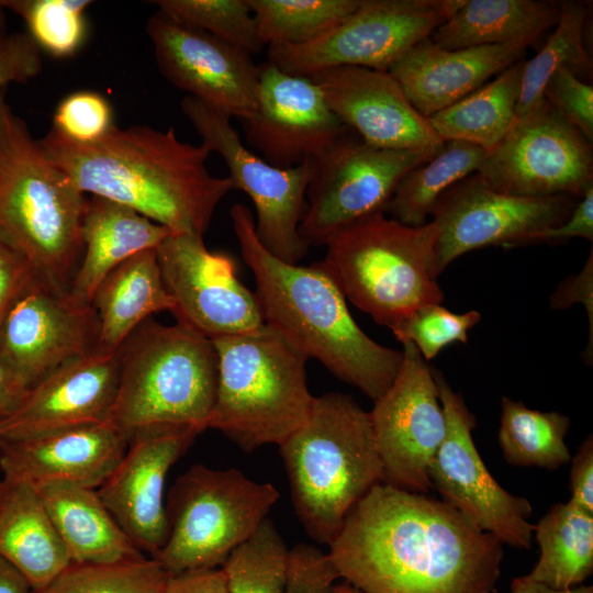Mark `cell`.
Segmentation results:
<instances>
[{
	"mask_svg": "<svg viewBox=\"0 0 593 593\" xmlns=\"http://www.w3.org/2000/svg\"><path fill=\"white\" fill-rule=\"evenodd\" d=\"M502 547L443 500L382 482L350 510L327 555L362 593H492Z\"/></svg>",
	"mask_w": 593,
	"mask_h": 593,
	"instance_id": "cell-1",
	"label": "cell"
},
{
	"mask_svg": "<svg viewBox=\"0 0 593 593\" xmlns=\"http://www.w3.org/2000/svg\"><path fill=\"white\" fill-rule=\"evenodd\" d=\"M47 156L86 194L131 208L172 233L203 236L222 199L233 189L205 163L212 150L149 126H112L100 139L80 144L55 128L40 139Z\"/></svg>",
	"mask_w": 593,
	"mask_h": 593,
	"instance_id": "cell-2",
	"label": "cell"
},
{
	"mask_svg": "<svg viewBox=\"0 0 593 593\" xmlns=\"http://www.w3.org/2000/svg\"><path fill=\"white\" fill-rule=\"evenodd\" d=\"M230 216L255 278L265 325L373 402L381 398L400 370L402 351L380 345L358 326L346 298L317 262L300 266L270 254L256 236L246 205L233 204Z\"/></svg>",
	"mask_w": 593,
	"mask_h": 593,
	"instance_id": "cell-3",
	"label": "cell"
},
{
	"mask_svg": "<svg viewBox=\"0 0 593 593\" xmlns=\"http://www.w3.org/2000/svg\"><path fill=\"white\" fill-rule=\"evenodd\" d=\"M87 198L0 96V239L68 292L82 256Z\"/></svg>",
	"mask_w": 593,
	"mask_h": 593,
	"instance_id": "cell-4",
	"label": "cell"
},
{
	"mask_svg": "<svg viewBox=\"0 0 593 593\" xmlns=\"http://www.w3.org/2000/svg\"><path fill=\"white\" fill-rule=\"evenodd\" d=\"M295 514L328 546L350 510L383 482L369 412L350 395L314 396L306 422L280 446Z\"/></svg>",
	"mask_w": 593,
	"mask_h": 593,
	"instance_id": "cell-5",
	"label": "cell"
},
{
	"mask_svg": "<svg viewBox=\"0 0 593 593\" xmlns=\"http://www.w3.org/2000/svg\"><path fill=\"white\" fill-rule=\"evenodd\" d=\"M116 354L119 384L107 422L127 439L156 426L208 429L219 376L212 340L178 322L146 320Z\"/></svg>",
	"mask_w": 593,
	"mask_h": 593,
	"instance_id": "cell-6",
	"label": "cell"
},
{
	"mask_svg": "<svg viewBox=\"0 0 593 593\" xmlns=\"http://www.w3.org/2000/svg\"><path fill=\"white\" fill-rule=\"evenodd\" d=\"M438 227H412L377 213L337 232L317 264L346 300L393 331L416 309L441 304L435 272Z\"/></svg>",
	"mask_w": 593,
	"mask_h": 593,
	"instance_id": "cell-7",
	"label": "cell"
},
{
	"mask_svg": "<svg viewBox=\"0 0 593 593\" xmlns=\"http://www.w3.org/2000/svg\"><path fill=\"white\" fill-rule=\"evenodd\" d=\"M219 376L208 428L251 452L280 446L307 419V359L268 326L212 340Z\"/></svg>",
	"mask_w": 593,
	"mask_h": 593,
	"instance_id": "cell-8",
	"label": "cell"
},
{
	"mask_svg": "<svg viewBox=\"0 0 593 593\" xmlns=\"http://www.w3.org/2000/svg\"><path fill=\"white\" fill-rule=\"evenodd\" d=\"M271 483L237 469L195 465L171 488L167 541L156 559L169 574L213 569L259 527L279 500Z\"/></svg>",
	"mask_w": 593,
	"mask_h": 593,
	"instance_id": "cell-9",
	"label": "cell"
},
{
	"mask_svg": "<svg viewBox=\"0 0 593 593\" xmlns=\"http://www.w3.org/2000/svg\"><path fill=\"white\" fill-rule=\"evenodd\" d=\"M462 0H361L335 27L299 46H269L280 70L310 77L338 66L389 69L460 7Z\"/></svg>",
	"mask_w": 593,
	"mask_h": 593,
	"instance_id": "cell-10",
	"label": "cell"
},
{
	"mask_svg": "<svg viewBox=\"0 0 593 593\" xmlns=\"http://www.w3.org/2000/svg\"><path fill=\"white\" fill-rule=\"evenodd\" d=\"M444 144V143H443ZM443 144L421 149H385L350 130L313 159L306 205L299 226L310 246H325L344 227L384 209L404 174L436 155Z\"/></svg>",
	"mask_w": 593,
	"mask_h": 593,
	"instance_id": "cell-11",
	"label": "cell"
},
{
	"mask_svg": "<svg viewBox=\"0 0 593 593\" xmlns=\"http://www.w3.org/2000/svg\"><path fill=\"white\" fill-rule=\"evenodd\" d=\"M180 107L202 143L223 158L233 189L244 191L251 200L259 242L280 260L298 264L310 248L299 226L305 211L313 159L289 169L275 167L243 144L230 118L189 96L181 100Z\"/></svg>",
	"mask_w": 593,
	"mask_h": 593,
	"instance_id": "cell-12",
	"label": "cell"
},
{
	"mask_svg": "<svg viewBox=\"0 0 593 593\" xmlns=\"http://www.w3.org/2000/svg\"><path fill=\"white\" fill-rule=\"evenodd\" d=\"M477 172L512 195L582 198L593 186L592 144L542 99L515 119Z\"/></svg>",
	"mask_w": 593,
	"mask_h": 593,
	"instance_id": "cell-13",
	"label": "cell"
},
{
	"mask_svg": "<svg viewBox=\"0 0 593 593\" xmlns=\"http://www.w3.org/2000/svg\"><path fill=\"white\" fill-rule=\"evenodd\" d=\"M432 370L446 418L445 438L428 471L433 489L479 529L503 544L530 548L529 501L507 492L492 477L473 443L475 416L441 372Z\"/></svg>",
	"mask_w": 593,
	"mask_h": 593,
	"instance_id": "cell-14",
	"label": "cell"
},
{
	"mask_svg": "<svg viewBox=\"0 0 593 593\" xmlns=\"http://www.w3.org/2000/svg\"><path fill=\"white\" fill-rule=\"evenodd\" d=\"M575 204V198L564 194L529 198L503 193L478 172L463 178L439 197L432 211L439 231L435 245L437 277L473 249L535 243L539 234L562 224Z\"/></svg>",
	"mask_w": 593,
	"mask_h": 593,
	"instance_id": "cell-15",
	"label": "cell"
},
{
	"mask_svg": "<svg viewBox=\"0 0 593 593\" xmlns=\"http://www.w3.org/2000/svg\"><path fill=\"white\" fill-rule=\"evenodd\" d=\"M172 315L210 340L251 333L265 325L258 300L239 280L234 259L209 250L203 236L171 233L156 248Z\"/></svg>",
	"mask_w": 593,
	"mask_h": 593,
	"instance_id": "cell-16",
	"label": "cell"
},
{
	"mask_svg": "<svg viewBox=\"0 0 593 593\" xmlns=\"http://www.w3.org/2000/svg\"><path fill=\"white\" fill-rule=\"evenodd\" d=\"M400 370L369 412L383 483L427 493L428 471L446 434V418L432 367L412 343H403Z\"/></svg>",
	"mask_w": 593,
	"mask_h": 593,
	"instance_id": "cell-17",
	"label": "cell"
},
{
	"mask_svg": "<svg viewBox=\"0 0 593 593\" xmlns=\"http://www.w3.org/2000/svg\"><path fill=\"white\" fill-rule=\"evenodd\" d=\"M161 75L175 87L227 118L256 111L259 65L251 54L161 11L146 23Z\"/></svg>",
	"mask_w": 593,
	"mask_h": 593,
	"instance_id": "cell-18",
	"label": "cell"
},
{
	"mask_svg": "<svg viewBox=\"0 0 593 593\" xmlns=\"http://www.w3.org/2000/svg\"><path fill=\"white\" fill-rule=\"evenodd\" d=\"M98 339L93 306L35 276L0 325V363L26 390L61 365L93 351Z\"/></svg>",
	"mask_w": 593,
	"mask_h": 593,
	"instance_id": "cell-19",
	"label": "cell"
},
{
	"mask_svg": "<svg viewBox=\"0 0 593 593\" xmlns=\"http://www.w3.org/2000/svg\"><path fill=\"white\" fill-rule=\"evenodd\" d=\"M348 130L310 77L287 74L269 61L259 65L257 107L245 121V134L264 160L282 169L296 167L322 155Z\"/></svg>",
	"mask_w": 593,
	"mask_h": 593,
	"instance_id": "cell-20",
	"label": "cell"
},
{
	"mask_svg": "<svg viewBox=\"0 0 593 593\" xmlns=\"http://www.w3.org/2000/svg\"><path fill=\"white\" fill-rule=\"evenodd\" d=\"M197 435L190 428L175 426L135 432L116 468L97 489L121 528L149 558L163 549L169 534L164 503L166 477Z\"/></svg>",
	"mask_w": 593,
	"mask_h": 593,
	"instance_id": "cell-21",
	"label": "cell"
},
{
	"mask_svg": "<svg viewBox=\"0 0 593 593\" xmlns=\"http://www.w3.org/2000/svg\"><path fill=\"white\" fill-rule=\"evenodd\" d=\"M119 384L116 353L97 348L26 389L0 417V440L107 422Z\"/></svg>",
	"mask_w": 593,
	"mask_h": 593,
	"instance_id": "cell-22",
	"label": "cell"
},
{
	"mask_svg": "<svg viewBox=\"0 0 593 593\" xmlns=\"http://www.w3.org/2000/svg\"><path fill=\"white\" fill-rule=\"evenodd\" d=\"M310 78L338 120L369 145L404 150L444 143L388 71L338 66Z\"/></svg>",
	"mask_w": 593,
	"mask_h": 593,
	"instance_id": "cell-23",
	"label": "cell"
},
{
	"mask_svg": "<svg viewBox=\"0 0 593 593\" xmlns=\"http://www.w3.org/2000/svg\"><path fill=\"white\" fill-rule=\"evenodd\" d=\"M127 445V437L108 422L0 440V470L3 480L35 489L68 483L97 490Z\"/></svg>",
	"mask_w": 593,
	"mask_h": 593,
	"instance_id": "cell-24",
	"label": "cell"
},
{
	"mask_svg": "<svg viewBox=\"0 0 593 593\" xmlns=\"http://www.w3.org/2000/svg\"><path fill=\"white\" fill-rule=\"evenodd\" d=\"M536 41L523 38L500 45L446 49L427 37L413 46L388 72L414 109L427 119L523 59L527 47Z\"/></svg>",
	"mask_w": 593,
	"mask_h": 593,
	"instance_id": "cell-25",
	"label": "cell"
},
{
	"mask_svg": "<svg viewBox=\"0 0 593 593\" xmlns=\"http://www.w3.org/2000/svg\"><path fill=\"white\" fill-rule=\"evenodd\" d=\"M172 232L128 206L93 197L87 199L82 224V256L68 293L91 305L102 280L132 256L156 249Z\"/></svg>",
	"mask_w": 593,
	"mask_h": 593,
	"instance_id": "cell-26",
	"label": "cell"
},
{
	"mask_svg": "<svg viewBox=\"0 0 593 593\" xmlns=\"http://www.w3.org/2000/svg\"><path fill=\"white\" fill-rule=\"evenodd\" d=\"M2 482L0 558L36 591L51 583L72 561L38 491L26 483L3 479Z\"/></svg>",
	"mask_w": 593,
	"mask_h": 593,
	"instance_id": "cell-27",
	"label": "cell"
},
{
	"mask_svg": "<svg viewBox=\"0 0 593 593\" xmlns=\"http://www.w3.org/2000/svg\"><path fill=\"white\" fill-rule=\"evenodd\" d=\"M36 490L72 563L116 564L146 557L118 524L97 490L68 483H49Z\"/></svg>",
	"mask_w": 593,
	"mask_h": 593,
	"instance_id": "cell-28",
	"label": "cell"
},
{
	"mask_svg": "<svg viewBox=\"0 0 593 593\" xmlns=\"http://www.w3.org/2000/svg\"><path fill=\"white\" fill-rule=\"evenodd\" d=\"M91 305L99 321L97 349L116 353L153 314L169 311L175 301L160 272L156 249L138 253L114 268L97 288Z\"/></svg>",
	"mask_w": 593,
	"mask_h": 593,
	"instance_id": "cell-29",
	"label": "cell"
},
{
	"mask_svg": "<svg viewBox=\"0 0 593 593\" xmlns=\"http://www.w3.org/2000/svg\"><path fill=\"white\" fill-rule=\"evenodd\" d=\"M560 2L544 0H462L458 10L430 34L439 47L459 49L537 40L555 26Z\"/></svg>",
	"mask_w": 593,
	"mask_h": 593,
	"instance_id": "cell-30",
	"label": "cell"
},
{
	"mask_svg": "<svg viewBox=\"0 0 593 593\" xmlns=\"http://www.w3.org/2000/svg\"><path fill=\"white\" fill-rule=\"evenodd\" d=\"M524 61L514 63L489 83L428 116L437 137L493 150L516 119Z\"/></svg>",
	"mask_w": 593,
	"mask_h": 593,
	"instance_id": "cell-31",
	"label": "cell"
},
{
	"mask_svg": "<svg viewBox=\"0 0 593 593\" xmlns=\"http://www.w3.org/2000/svg\"><path fill=\"white\" fill-rule=\"evenodd\" d=\"M540 548L538 562L527 574L552 590L582 583L593 570V514L572 502L553 505L534 526Z\"/></svg>",
	"mask_w": 593,
	"mask_h": 593,
	"instance_id": "cell-32",
	"label": "cell"
},
{
	"mask_svg": "<svg viewBox=\"0 0 593 593\" xmlns=\"http://www.w3.org/2000/svg\"><path fill=\"white\" fill-rule=\"evenodd\" d=\"M486 155V150L465 142H444L436 155L402 176L384 213L406 226L424 225L439 197L477 172Z\"/></svg>",
	"mask_w": 593,
	"mask_h": 593,
	"instance_id": "cell-33",
	"label": "cell"
},
{
	"mask_svg": "<svg viewBox=\"0 0 593 593\" xmlns=\"http://www.w3.org/2000/svg\"><path fill=\"white\" fill-rule=\"evenodd\" d=\"M570 418L559 412L532 410L521 401H501L499 444L512 466L555 470L571 460L564 437Z\"/></svg>",
	"mask_w": 593,
	"mask_h": 593,
	"instance_id": "cell-34",
	"label": "cell"
},
{
	"mask_svg": "<svg viewBox=\"0 0 593 593\" xmlns=\"http://www.w3.org/2000/svg\"><path fill=\"white\" fill-rule=\"evenodd\" d=\"M588 14V5L583 2H560L553 33L535 57L524 61L516 118L542 101V90L557 70L566 68L582 81L591 80L592 58L584 44Z\"/></svg>",
	"mask_w": 593,
	"mask_h": 593,
	"instance_id": "cell-35",
	"label": "cell"
},
{
	"mask_svg": "<svg viewBox=\"0 0 593 593\" xmlns=\"http://www.w3.org/2000/svg\"><path fill=\"white\" fill-rule=\"evenodd\" d=\"M265 46L307 44L351 14L361 0H246Z\"/></svg>",
	"mask_w": 593,
	"mask_h": 593,
	"instance_id": "cell-36",
	"label": "cell"
},
{
	"mask_svg": "<svg viewBox=\"0 0 593 593\" xmlns=\"http://www.w3.org/2000/svg\"><path fill=\"white\" fill-rule=\"evenodd\" d=\"M289 550L267 517L221 566L227 593H283Z\"/></svg>",
	"mask_w": 593,
	"mask_h": 593,
	"instance_id": "cell-37",
	"label": "cell"
},
{
	"mask_svg": "<svg viewBox=\"0 0 593 593\" xmlns=\"http://www.w3.org/2000/svg\"><path fill=\"white\" fill-rule=\"evenodd\" d=\"M169 573L154 558L116 564L71 563L32 593H161Z\"/></svg>",
	"mask_w": 593,
	"mask_h": 593,
	"instance_id": "cell-38",
	"label": "cell"
},
{
	"mask_svg": "<svg viewBox=\"0 0 593 593\" xmlns=\"http://www.w3.org/2000/svg\"><path fill=\"white\" fill-rule=\"evenodd\" d=\"M3 4L25 21L30 36L53 56H72L81 46L86 33L85 11L91 1L9 0Z\"/></svg>",
	"mask_w": 593,
	"mask_h": 593,
	"instance_id": "cell-39",
	"label": "cell"
},
{
	"mask_svg": "<svg viewBox=\"0 0 593 593\" xmlns=\"http://www.w3.org/2000/svg\"><path fill=\"white\" fill-rule=\"evenodd\" d=\"M158 10L250 54L262 49L246 0H157Z\"/></svg>",
	"mask_w": 593,
	"mask_h": 593,
	"instance_id": "cell-40",
	"label": "cell"
},
{
	"mask_svg": "<svg viewBox=\"0 0 593 593\" xmlns=\"http://www.w3.org/2000/svg\"><path fill=\"white\" fill-rule=\"evenodd\" d=\"M481 320L479 311L455 313L439 303L416 309L393 331L399 342L412 343L428 362L446 346L467 344L469 331Z\"/></svg>",
	"mask_w": 593,
	"mask_h": 593,
	"instance_id": "cell-41",
	"label": "cell"
},
{
	"mask_svg": "<svg viewBox=\"0 0 593 593\" xmlns=\"http://www.w3.org/2000/svg\"><path fill=\"white\" fill-rule=\"evenodd\" d=\"M53 128L69 141L89 144L104 136L112 124L108 100L94 91H76L57 105Z\"/></svg>",
	"mask_w": 593,
	"mask_h": 593,
	"instance_id": "cell-42",
	"label": "cell"
},
{
	"mask_svg": "<svg viewBox=\"0 0 593 593\" xmlns=\"http://www.w3.org/2000/svg\"><path fill=\"white\" fill-rule=\"evenodd\" d=\"M542 98L591 144L593 141V87L566 68L547 81Z\"/></svg>",
	"mask_w": 593,
	"mask_h": 593,
	"instance_id": "cell-43",
	"label": "cell"
},
{
	"mask_svg": "<svg viewBox=\"0 0 593 593\" xmlns=\"http://www.w3.org/2000/svg\"><path fill=\"white\" fill-rule=\"evenodd\" d=\"M339 579L327 553L313 545L298 544L289 550L283 593H331Z\"/></svg>",
	"mask_w": 593,
	"mask_h": 593,
	"instance_id": "cell-44",
	"label": "cell"
},
{
	"mask_svg": "<svg viewBox=\"0 0 593 593\" xmlns=\"http://www.w3.org/2000/svg\"><path fill=\"white\" fill-rule=\"evenodd\" d=\"M43 68L41 48L29 33H12L0 37V96L13 82H26Z\"/></svg>",
	"mask_w": 593,
	"mask_h": 593,
	"instance_id": "cell-45",
	"label": "cell"
},
{
	"mask_svg": "<svg viewBox=\"0 0 593 593\" xmlns=\"http://www.w3.org/2000/svg\"><path fill=\"white\" fill-rule=\"evenodd\" d=\"M574 303H582L590 323L589 344L585 349L586 363L593 358V250L580 273L567 278L558 286L550 299L552 309H567Z\"/></svg>",
	"mask_w": 593,
	"mask_h": 593,
	"instance_id": "cell-46",
	"label": "cell"
},
{
	"mask_svg": "<svg viewBox=\"0 0 593 593\" xmlns=\"http://www.w3.org/2000/svg\"><path fill=\"white\" fill-rule=\"evenodd\" d=\"M34 277L27 261L0 239V325Z\"/></svg>",
	"mask_w": 593,
	"mask_h": 593,
	"instance_id": "cell-47",
	"label": "cell"
},
{
	"mask_svg": "<svg viewBox=\"0 0 593 593\" xmlns=\"http://www.w3.org/2000/svg\"><path fill=\"white\" fill-rule=\"evenodd\" d=\"M569 217L560 225L539 234L535 243H562L574 237L593 242V186L580 198Z\"/></svg>",
	"mask_w": 593,
	"mask_h": 593,
	"instance_id": "cell-48",
	"label": "cell"
},
{
	"mask_svg": "<svg viewBox=\"0 0 593 593\" xmlns=\"http://www.w3.org/2000/svg\"><path fill=\"white\" fill-rule=\"evenodd\" d=\"M570 502L593 514V438L592 435L579 447L571 459Z\"/></svg>",
	"mask_w": 593,
	"mask_h": 593,
	"instance_id": "cell-49",
	"label": "cell"
},
{
	"mask_svg": "<svg viewBox=\"0 0 593 593\" xmlns=\"http://www.w3.org/2000/svg\"><path fill=\"white\" fill-rule=\"evenodd\" d=\"M161 593H227L221 568L170 574Z\"/></svg>",
	"mask_w": 593,
	"mask_h": 593,
	"instance_id": "cell-50",
	"label": "cell"
},
{
	"mask_svg": "<svg viewBox=\"0 0 593 593\" xmlns=\"http://www.w3.org/2000/svg\"><path fill=\"white\" fill-rule=\"evenodd\" d=\"M24 391L13 374L0 363V417L14 406Z\"/></svg>",
	"mask_w": 593,
	"mask_h": 593,
	"instance_id": "cell-51",
	"label": "cell"
},
{
	"mask_svg": "<svg viewBox=\"0 0 593 593\" xmlns=\"http://www.w3.org/2000/svg\"><path fill=\"white\" fill-rule=\"evenodd\" d=\"M0 593H32L22 574L0 558Z\"/></svg>",
	"mask_w": 593,
	"mask_h": 593,
	"instance_id": "cell-52",
	"label": "cell"
},
{
	"mask_svg": "<svg viewBox=\"0 0 593 593\" xmlns=\"http://www.w3.org/2000/svg\"><path fill=\"white\" fill-rule=\"evenodd\" d=\"M511 593H593V588L575 586L568 590H552L532 580L528 575H525L513 580Z\"/></svg>",
	"mask_w": 593,
	"mask_h": 593,
	"instance_id": "cell-53",
	"label": "cell"
},
{
	"mask_svg": "<svg viewBox=\"0 0 593 593\" xmlns=\"http://www.w3.org/2000/svg\"><path fill=\"white\" fill-rule=\"evenodd\" d=\"M331 593H362L358 589L354 588L350 584H337L334 585Z\"/></svg>",
	"mask_w": 593,
	"mask_h": 593,
	"instance_id": "cell-54",
	"label": "cell"
},
{
	"mask_svg": "<svg viewBox=\"0 0 593 593\" xmlns=\"http://www.w3.org/2000/svg\"><path fill=\"white\" fill-rule=\"evenodd\" d=\"M5 7L3 4V1H0V37L5 35V13H4Z\"/></svg>",
	"mask_w": 593,
	"mask_h": 593,
	"instance_id": "cell-55",
	"label": "cell"
},
{
	"mask_svg": "<svg viewBox=\"0 0 593 593\" xmlns=\"http://www.w3.org/2000/svg\"><path fill=\"white\" fill-rule=\"evenodd\" d=\"M2 485H3V482H2V479H0V494H1V491H2Z\"/></svg>",
	"mask_w": 593,
	"mask_h": 593,
	"instance_id": "cell-56",
	"label": "cell"
}]
</instances>
